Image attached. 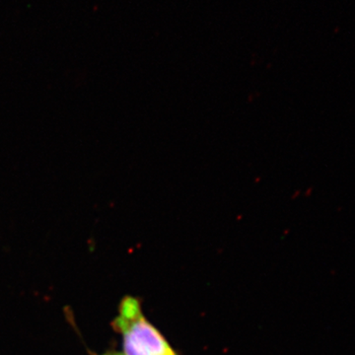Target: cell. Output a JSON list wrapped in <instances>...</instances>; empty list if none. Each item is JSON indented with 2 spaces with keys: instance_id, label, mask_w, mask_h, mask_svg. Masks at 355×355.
Returning <instances> with one entry per match:
<instances>
[{
  "instance_id": "7a4b0ae2",
  "label": "cell",
  "mask_w": 355,
  "mask_h": 355,
  "mask_svg": "<svg viewBox=\"0 0 355 355\" xmlns=\"http://www.w3.org/2000/svg\"><path fill=\"white\" fill-rule=\"evenodd\" d=\"M108 355H123V354H108Z\"/></svg>"
},
{
  "instance_id": "6da1fadb",
  "label": "cell",
  "mask_w": 355,
  "mask_h": 355,
  "mask_svg": "<svg viewBox=\"0 0 355 355\" xmlns=\"http://www.w3.org/2000/svg\"><path fill=\"white\" fill-rule=\"evenodd\" d=\"M113 326L123 336L125 355H176L167 340L147 321L137 298L127 296L121 301Z\"/></svg>"
}]
</instances>
